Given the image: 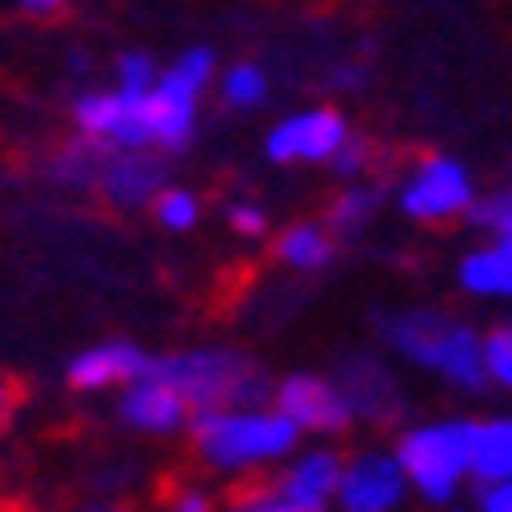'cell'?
Returning a JSON list of instances; mask_svg holds the SVG:
<instances>
[{
  "mask_svg": "<svg viewBox=\"0 0 512 512\" xmlns=\"http://www.w3.org/2000/svg\"><path fill=\"white\" fill-rule=\"evenodd\" d=\"M193 433V451L202 466L221 475H249L259 466H278L301 447L296 423L278 404H221V409H193L184 423Z\"/></svg>",
  "mask_w": 512,
  "mask_h": 512,
  "instance_id": "1",
  "label": "cell"
},
{
  "mask_svg": "<svg viewBox=\"0 0 512 512\" xmlns=\"http://www.w3.org/2000/svg\"><path fill=\"white\" fill-rule=\"evenodd\" d=\"M390 348L414 362L423 372L442 376L456 390H484L480 372V329H470L466 320H456L447 311H404L395 320H386Z\"/></svg>",
  "mask_w": 512,
  "mask_h": 512,
  "instance_id": "2",
  "label": "cell"
},
{
  "mask_svg": "<svg viewBox=\"0 0 512 512\" xmlns=\"http://www.w3.org/2000/svg\"><path fill=\"white\" fill-rule=\"evenodd\" d=\"M470 428L475 419H433L404 428L395 442V461H400L409 494L447 508L451 498L466 489L470 480Z\"/></svg>",
  "mask_w": 512,
  "mask_h": 512,
  "instance_id": "3",
  "label": "cell"
},
{
  "mask_svg": "<svg viewBox=\"0 0 512 512\" xmlns=\"http://www.w3.org/2000/svg\"><path fill=\"white\" fill-rule=\"evenodd\" d=\"M212 76H217V52L207 43L184 47L170 66H160L156 85L141 99L151 146L184 151L188 141H193V132H198V104H202V94L212 90Z\"/></svg>",
  "mask_w": 512,
  "mask_h": 512,
  "instance_id": "4",
  "label": "cell"
},
{
  "mask_svg": "<svg viewBox=\"0 0 512 512\" xmlns=\"http://www.w3.org/2000/svg\"><path fill=\"white\" fill-rule=\"evenodd\" d=\"M156 372L188 400V409H221V404H264V372L231 348H193V353L160 357Z\"/></svg>",
  "mask_w": 512,
  "mask_h": 512,
  "instance_id": "5",
  "label": "cell"
},
{
  "mask_svg": "<svg viewBox=\"0 0 512 512\" xmlns=\"http://www.w3.org/2000/svg\"><path fill=\"white\" fill-rule=\"evenodd\" d=\"M470 202H475V179H470L466 160L456 156H423L400 184V212L423 226L466 217Z\"/></svg>",
  "mask_w": 512,
  "mask_h": 512,
  "instance_id": "6",
  "label": "cell"
},
{
  "mask_svg": "<svg viewBox=\"0 0 512 512\" xmlns=\"http://www.w3.org/2000/svg\"><path fill=\"white\" fill-rule=\"evenodd\" d=\"M409 480H404L395 451L367 447L353 461H343L339 484H334V503L339 512H404L409 508Z\"/></svg>",
  "mask_w": 512,
  "mask_h": 512,
  "instance_id": "7",
  "label": "cell"
},
{
  "mask_svg": "<svg viewBox=\"0 0 512 512\" xmlns=\"http://www.w3.org/2000/svg\"><path fill=\"white\" fill-rule=\"evenodd\" d=\"M348 118L329 104H315V109H296L287 118L273 123L264 151L273 165H329V156L348 141Z\"/></svg>",
  "mask_w": 512,
  "mask_h": 512,
  "instance_id": "8",
  "label": "cell"
},
{
  "mask_svg": "<svg viewBox=\"0 0 512 512\" xmlns=\"http://www.w3.org/2000/svg\"><path fill=\"white\" fill-rule=\"evenodd\" d=\"M273 404L282 414L296 423V433H320V437H334L353 423V404L343 395L334 381L325 376H311V372H292L282 376L278 390H273Z\"/></svg>",
  "mask_w": 512,
  "mask_h": 512,
  "instance_id": "9",
  "label": "cell"
},
{
  "mask_svg": "<svg viewBox=\"0 0 512 512\" xmlns=\"http://www.w3.org/2000/svg\"><path fill=\"white\" fill-rule=\"evenodd\" d=\"M188 414H193L188 400L156 372V362H151L141 376H132L127 386H118V419H123L127 428L146 433V437L179 433V428L188 423Z\"/></svg>",
  "mask_w": 512,
  "mask_h": 512,
  "instance_id": "10",
  "label": "cell"
},
{
  "mask_svg": "<svg viewBox=\"0 0 512 512\" xmlns=\"http://www.w3.org/2000/svg\"><path fill=\"white\" fill-rule=\"evenodd\" d=\"M76 127L80 137L99 141L109 151H137V146H151L146 137V113H141V99L123 90H90L76 99Z\"/></svg>",
  "mask_w": 512,
  "mask_h": 512,
  "instance_id": "11",
  "label": "cell"
},
{
  "mask_svg": "<svg viewBox=\"0 0 512 512\" xmlns=\"http://www.w3.org/2000/svg\"><path fill=\"white\" fill-rule=\"evenodd\" d=\"M94 184L104 188V198L113 207H127L137 212L156 198V188L165 184V165L151 156V146H137V151H104V165L94 174Z\"/></svg>",
  "mask_w": 512,
  "mask_h": 512,
  "instance_id": "12",
  "label": "cell"
},
{
  "mask_svg": "<svg viewBox=\"0 0 512 512\" xmlns=\"http://www.w3.org/2000/svg\"><path fill=\"white\" fill-rule=\"evenodd\" d=\"M343 456L329 447H311V451H292L287 466H282L273 494H282L296 508H311V512H329L334 503V484H339Z\"/></svg>",
  "mask_w": 512,
  "mask_h": 512,
  "instance_id": "13",
  "label": "cell"
},
{
  "mask_svg": "<svg viewBox=\"0 0 512 512\" xmlns=\"http://www.w3.org/2000/svg\"><path fill=\"white\" fill-rule=\"evenodd\" d=\"M146 367H151V357L141 353L137 343L109 339V343H94V348L71 357L66 381L76 390H118V386H127L132 376L146 372Z\"/></svg>",
  "mask_w": 512,
  "mask_h": 512,
  "instance_id": "14",
  "label": "cell"
},
{
  "mask_svg": "<svg viewBox=\"0 0 512 512\" xmlns=\"http://www.w3.org/2000/svg\"><path fill=\"white\" fill-rule=\"evenodd\" d=\"M461 292L480 296V301H508L512 296V240H489L461 254L456 264Z\"/></svg>",
  "mask_w": 512,
  "mask_h": 512,
  "instance_id": "15",
  "label": "cell"
},
{
  "mask_svg": "<svg viewBox=\"0 0 512 512\" xmlns=\"http://www.w3.org/2000/svg\"><path fill=\"white\" fill-rule=\"evenodd\" d=\"M470 480H512V419H484L470 428Z\"/></svg>",
  "mask_w": 512,
  "mask_h": 512,
  "instance_id": "16",
  "label": "cell"
},
{
  "mask_svg": "<svg viewBox=\"0 0 512 512\" xmlns=\"http://www.w3.org/2000/svg\"><path fill=\"white\" fill-rule=\"evenodd\" d=\"M212 85H217L221 104L235 113H254L268 104V94H273V80H268V71L259 62H231L226 71H217L212 76Z\"/></svg>",
  "mask_w": 512,
  "mask_h": 512,
  "instance_id": "17",
  "label": "cell"
},
{
  "mask_svg": "<svg viewBox=\"0 0 512 512\" xmlns=\"http://www.w3.org/2000/svg\"><path fill=\"white\" fill-rule=\"evenodd\" d=\"M343 395H348V404H353V414H395L390 409V400H395V390H390V376L376 367L372 357H357V362H348V372H343Z\"/></svg>",
  "mask_w": 512,
  "mask_h": 512,
  "instance_id": "18",
  "label": "cell"
},
{
  "mask_svg": "<svg viewBox=\"0 0 512 512\" xmlns=\"http://www.w3.org/2000/svg\"><path fill=\"white\" fill-rule=\"evenodd\" d=\"M278 259L296 273H315V268H325L334 259V240H329L325 226H315V221H296L287 231L278 235Z\"/></svg>",
  "mask_w": 512,
  "mask_h": 512,
  "instance_id": "19",
  "label": "cell"
},
{
  "mask_svg": "<svg viewBox=\"0 0 512 512\" xmlns=\"http://www.w3.org/2000/svg\"><path fill=\"white\" fill-rule=\"evenodd\" d=\"M381 188H372V184H348L334 198V207H329V226L334 231H343V235H353V231H362L367 221H376V212H381Z\"/></svg>",
  "mask_w": 512,
  "mask_h": 512,
  "instance_id": "20",
  "label": "cell"
},
{
  "mask_svg": "<svg viewBox=\"0 0 512 512\" xmlns=\"http://www.w3.org/2000/svg\"><path fill=\"white\" fill-rule=\"evenodd\" d=\"M151 212H156V221L165 226V231H193L202 217V202L193 188H156V198H151Z\"/></svg>",
  "mask_w": 512,
  "mask_h": 512,
  "instance_id": "21",
  "label": "cell"
},
{
  "mask_svg": "<svg viewBox=\"0 0 512 512\" xmlns=\"http://www.w3.org/2000/svg\"><path fill=\"white\" fill-rule=\"evenodd\" d=\"M480 372L489 386H512V329L494 325L480 334Z\"/></svg>",
  "mask_w": 512,
  "mask_h": 512,
  "instance_id": "22",
  "label": "cell"
},
{
  "mask_svg": "<svg viewBox=\"0 0 512 512\" xmlns=\"http://www.w3.org/2000/svg\"><path fill=\"white\" fill-rule=\"evenodd\" d=\"M118 85L113 90H123V94H132V99H146V90L156 85V71H160V62L146 52V47H132V52H123L118 57Z\"/></svg>",
  "mask_w": 512,
  "mask_h": 512,
  "instance_id": "23",
  "label": "cell"
},
{
  "mask_svg": "<svg viewBox=\"0 0 512 512\" xmlns=\"http://www.w3.org/2000/svg\"><path fill=\"white\" fill-rule=\"evenodd\" d=\"M466 217L475 221L484 235H494V240H512V198L508 193H489V198L475 193V202L466 207Z\"/></svg>",
  "mask_w": 512,
  "mask_h": 512,
  "instance_id": "24",
  "label": "cell"
},
{
  "mask_svg": "<svg viewBox=\"0 0 512 512\" xmlns=\"http://www.w3.org/2000/svg\"><path fill=\"white\" fill-rule=\"evenodd\" d=\"M104 151H109V146H99V141H90V137L76 141V146L57 160V174H62L66 184H94V174L104 165Z\"/></svg>",
  "mask_w": 512,
  "mask_h": 512,
  "instance_id": "25",
  "label": "cell"
},
{
  "mask_svg": "<svg viewBox=\"0 0 512 512\" xmlns=\"http://www.w3.org/2000/svg\"><path fill=\"white\" fill-rule=\"evenodd\" d=\"M226 221H231V231H235V235H249V240L268 231V212L259 207V202H231Z\"/></svg>",
  "mask_w": 512,
  "mask_h": 512,
  "instance_id": "26",
  "label": "cell"
},
{
  "mask_svg": "<svg viewBox=\"0 0 512 512\" xmlns=\"http://www.w3.org/2000/svg\"><path fill=\"white\" fill-rule=\"evenodd\" d=\"M231 512H311V508H296L273 489H249V494H240L231 503Z\"/></svg>",
  "mask_w": 512,
  "mask_h": 512,
  "instance_id": "27",
  "label": "cell"
},
{
  "mask_svg": "<svg viewBox=\"0 0 512 512\" xmlns=\"http://www.w3.org/2000/svg\"><path fill=\"white\" fill-rule=\"evenodd\" d=\"M329 165H334V174H343V179H357V174L367 170V141H357L353 132H348V141L329 156Z\"/></svg>",
  "mask_w": 512,
  "mask_h": 512,
  "instance_id": "28",
  "label": "cell"
},
{
  "mask_svg": "<svg viewBox=\"0 0 512 512\" xmlns=\"http://www.w3.org/2000/svg\"><path fill=\"white\" fill-rule=\"evenodd\" d=\"M475 512H512V480L475 484Z\"/></svg>",
  "mask_w": 512,
  "mask_h": 512,
  "instance_id": "29",
  "label": "cell"
},
{
  "mask_svg": "<svg viewBox=\"0 0 512 512\" xmlns=\"http://www.w3.org/2000/svg\"><path fill=\"white\" fill-rule=\"evenodd\" d=\"M24 15H33V19H52V15H62L71 0H15Z\"/></svg>",
  "mask_w": 512,
  "mask_h": 512,
  "instance_id": "30",
  "label": "cell"
},
{
  "mask_svg": "<svg viewBox=\"0 0 512 512\" xmlns=\"http://www.w3.org/2000/svg\"><path fill=\"white\" fill-rule=\"evenodd\" d=\"M170 512H212V498L198 494V489H188V494L174 498V508Z\"/></svg>",
  "mask_w": 512,
  "mask_h": 512,
  "instance_id": "31",
  "label": "cell"
},
{
  "mask_svg": "<svg viewBox=\"0 0 512 512\" xmlns=\"http://www.w3.org/2000/svg\"><path fill=\"white\" fill-rule=\"evenodd\" d=\"M10 404H15V386L5 381V372H0V419L10 414Z\"/></svg>",
  "mask_w": 512,
  "mask_h": 512,
  "instance_id": "32",
  "label": "cell"
},
{
  "mask_svg": "<svg viewBox=\"0 0 512 512\" xmlns=\"http://www.w3.org/2000/svg\"><path fill=\"white\" fill-rule=\"evenodd\" d=\"M447 512H475V508H447Z\"/></svg>",
  "mask_w": 512,
  "mask_h": 512,
  "instance_id": "33",
  "label": "cell"
},
{
  "mask_svg": "<svg viewBox=\"0 0 512 512\" xmlns=\"http://www.w3.org/2000/svg\"><path fill=\"white\" fill-rule=\"evenodd\" d=\"M94 512H113V508H94Z\"/></svg>",
  "mask_w": 512,
  "mask_h": 512,
  "instance_id": "34",
  "label": "cell"
}]
</instances>
